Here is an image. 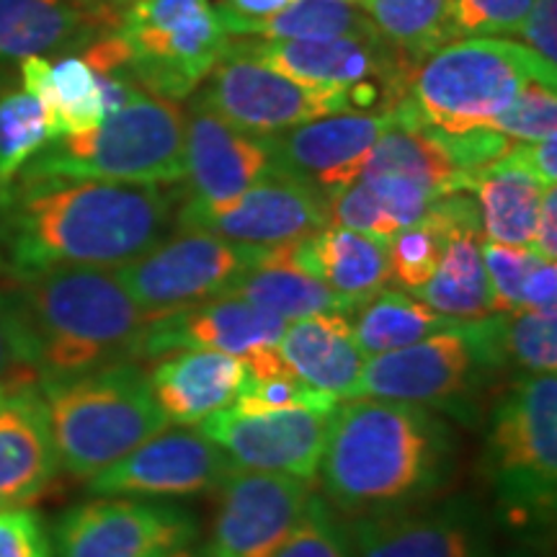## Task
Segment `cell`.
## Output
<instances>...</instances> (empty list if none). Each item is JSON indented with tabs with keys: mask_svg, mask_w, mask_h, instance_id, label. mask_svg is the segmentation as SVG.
<instances>
[{
	"mask_svg": "<svg viewBox=\"0 0 557 557\" xmlns=\"http://www.w3.org/2000/svg\"><path fill=\"white\" fill-rule=\"evenodd\" d=\"M178 199L160 184L18 173L0 186V276L122 267L169 238Z\"/></svg>",
	"mask_w": 557,
	"mask_h": 557,
	"instance_id": "1",
	"label": "cell"
},
{
	"mask_svg": "<svg viewBox=\"0 0 557 557\" xmlns=\"http://www.w3.org/2000/svg\"><path fill=\"white\" fill-rule=\"evenodd\" d=\"M455 455L457 438L434 408L348 398L331 416L318 475L325 500L354 519L434 498Z\"/></svg>",
	"mask_w": 557,
	"mask_h": 557,
	"instance_id": "2",
	"label": "cell"
},
{
	"mask_svg": "<svg viewBox=\"0 0 557 557\" xmlns=\"http://www.w3.org/2000/svg\"><path fill=\"white\" fill-rule=\"evenodd\" d=\"M16 292L37 338L39 380L135 361L137 341L150 318L114 269H45L18 278Z\"/></svg>",
	"mask_w": 557,
	"mask_h": 557,
	"instance_id": "3",
	"label": "cell"
},
{
	"mask_svg": "<svg viewBox=\"0 0 557 557\" xmlns=\"http://www.w3.org/2000/svg\"><path fill=\"white\" fill-rule=\"evenodd\" d=\"M227 45L212 0H129L83 47L96 73L122 75L160 99H186Z\"/></svg>",
	"mask_w": 557,
	"mask_h": 557,
	"instance_id": "4",
	"label": "cell"
},
{
	"mask_svg": "<svg viewBox=\"0 0 557 557\" xmlns=\"http://www.w3.org/2000/svg\"><path fill=\"white\" fill-rule=\"evenodd\" d=\"M50 410L60 470L94 478L171 426L152 393L148 369L114 361L73 377L39 380Z\"/></svg>",
	"mask_w": 557,
	"mask_h": 557,
	"instance_id": "5",
	"label": "cell"
},
{
	"mask_svg": "<svg viewBox=\"0 0 557 557\" xmlns=\"http://www.w3.org/2000/svg\"><path fill=\"white\" fill-rule=\"evenodd\" d=\"M555 70L513 39H451L416 62L395 109L408 124L451 135L491 129L529 81H557Z\"/></svg>",
	"mask_w": 557,
	"mask_h": 557,
	"instance_id": "6",
	"label": "cell"
},
{
	"mask_svg": "<svg viewBox=\"0 0 557 557\" xmlns=\"http://www.w3.org/2000/svg\"><path fill=\"white\" fill-rule=\"evenodd\" d=\"M184 137L178 103L139 90L99 127L54 137L18 173L173 186L184 181Z\"/></svg>",
	"mask_w": 557,
	"mask_h": 557,
	"instance_id": "7",
	"label": "cell"
},
{
	"mask_svg": "<svg viewBox=\"0 0 557 557\" xmlns=\"http://www.w3.org/2000/svg\"><path fill=\"white\" fill-rule=\"evenodd\" d=\"M485 475L506 521L549 524L557 500V377L529 374L491 418Z\"/></svg>",
	"mask_w": 557,
	"mask_h": 557,
	"instance_id": "8",
	"label": "cell"
},
{
	"mask_svg": "<svg viewBox=\"0 0 557 557\" xmlns=\"http://www.w3.org/2000/svg\"><path fill=\"white\" fill-rule=\"evenodd\" d=\"M271 248L178 227L176 235H169L114 271L132 299L156 320L207 299L225 297L248 269L267 259Z\"/></svg>",
	"mask_w": 557,
	"mask_h": 557,
	"instance_id": "9",
	"label": "cell"
},
{
	"mask_svg": "<svg viewBox=\"0 0 557 557\" xmlns=\"http://www.w3.org/2000/svg\"><path fill=\"white\" fill-rule=\"evenodd\" d=\"M194 99L220 114L235 129L269 137L318 116L351 111L346 94L305 86L253 58L238 39L227 37L225 50L201 81Z\"/></svg>",
	"mask_w": 557,
	"mask_h": 557,
	"instance_id": "10",
	"label": "cell"
},
{
	"mask_svg": "<svg viewBox=\"0 0 557 557\" xmlns=\"http://www.w3.org/2000/svg\"><path fill=\"white\" fill-rule=\"evenodd\" d=\"M199 521L189 508L152 498L99 496L70 506L52 527L54 557H171L191 547Z\"/></svg>",
	"mask_w": 557,
	"mask_h": 557,
	"instance_id": "11",
	"label": "cell"
},
{
	"mask_svg": "<svg viewBox=\"0 0 557 557\" xmlns=\"http://www.w3.org/2000/svg\"><path fill=\"white\" fill-rule=\"evenodd\" d=\"M176 225L271 248L331 225L329 197L308 181H299L271 165L267 176L222 205L181 201Z\"/></svg>",
	"mask_w": 557,
	"mask_h": 557,
	"instance_id": "12",
	"label": "cell"
},
{
	"mask_svg": "<svg viewBox=\"0 0 557 557\" xmlns=\"http://www.w3.org/2000/svg\"><path fill=\"white\" fill-rule=\"evenodd\" d=\"M346 529L354 557H491L485 511L470 496L354 517Z\"/></svg>",
	"mask_w": 557,
	"mask_h": 557,
	"instance_id": "13",
	"label": "cell"
},
{
	"mask_svg": "<svg viewBox=\"0 0 557 557\" xmlns=\"http://www.w3.org/2000/svg\"><path fill=\"white\" fill-rule=\"evenodd\" d=\"M207 557H274L302 519L315 483L235 468L222 478Z\"/></svg>",
	"mask_w": 557,
	"mask_h": 557,
	"instance_id": "14",
	"label": "cell"
},
{
	"mask_svg": "<svg viewBox=\"0 0 557 557\" xmlns=\"http://www.w3.org/2000/svg\"><path fill=\"white\" fill-rule=\"evenodd\" d=\"M483 367L468 333V323H457L449 331L367 359L351 398L444 408L462 400V395L472 387L478 369Z\"/></svg>",
	"mask_w": 557,
	"mask_h": 557,
	"instance_id": "15",
	"label": "cell"
},
{
	"mask_svg": "<svg viewBox=\"0 0 557 557\" xmlns=\"http://www.w3.org/2000/svg\"><path fill=\"white\" fill-rule=\"evenodd\" d=\"M333 413L276 410L243 413L222 408L199 423V431L233 459L235 468L278 472L315 483Z\"/></svg>",
	"mask_w": 557,
	"mask_h": 557,
	"instance_id": "16",
	"label": "cell"
},
{
	"mask_svg": "<svg viewBox=\"0 0 557 557\" xmlns=\"http://www.w3.org/2000/svg\"><path fill=\"white\" fill-rule=\"evenodd\" d=\"M238 39L246 50L267 62L269 67L289 75L305 86L338 90L348 96L364 83H382L406 96L410 70L416 62L395 50L380 37H329V39H289V41H259L248 37Z\"/></svg>",
	"mask_w": 557,
	"mask_h": 557,
	"instance_id": "17",
	"label": "cell"
},
{
	"mask_svg": "<svg viewBox=\"0 0 557 557\" xmlns=\"http://www.w3.org/2000/svg\"><path fill=\"white\" fill-rule=\"evenodd\" d=\"M233 470V459L201 431H160L99 475L88 478L94 496L189 498L212 491Z\"/></svg>",
	"mask_w": 557,
	"mask_h": 557,
	"instance_id": "18",
	"label": "cell"
},
{
	"mask_svg": "<svg viewBox=\"0 0 557 557\" xmlns=\"http://www.w3.org/2000/svg\"><path fill=\"white\" fill-rule=\"evenodd\" d=\"M393 111H341L263 137L271 165L308 181L329 197L359 178L369 152L389 124Z\"/></svg>",
	"mask_w": 557,
	"mask_h": 557,
	"instance_id": "19",
	"label": "cell"
},
{
	"mask_svg": "<svg viewBox=\"0 0 557 557\" xmlns=\"http://www.w3.org/2000/svg\"><path fill=\"white\" fill-rule=\"evenodd\" d=\"M287 320L238 297H218L150 320L137 341L135 361L169 357L184 348H205L235 359L276 348Z\"/></svg>",
	"mask_w": 557,
	"mask_h": 557,
	"instance_id": "20",
	"label": "cell"
},
{
	"mask_svg": "<svg viewBox=\"0 0 557 557\" xmlns=\"http://www.w3.org/2000/svg\"><path fill=\"white\" fill-rule=\"evenodd\" d=\"M184 116V201L222 205L250 189L271 171L263 137L235 129L197 99L189 103Z\"/></svg>",
	"mask_w": 557,
	"mask_h": 557,
	"instance_id": "21",
	"label": "cell"
},
{
	"mask_svg": "<svg viewBox=\"0 0 557 557\" xmlns=\"http://www.w3.org/2000/svg\"><path fill=\"white\" fill-rule=\"evenodd\" d=\"M60 472L37 377L0 382V506H29Z\"/></svg>",
	"mask_w": 557,
	"mask_h": 557,
	"instance_id": "22",
	"label": "cell"
},
{
	"mask_svg": "<svg viewBox=\"0 0 557 557\" xmlns=\"http://www.w3.org/2000/svg\"><path fill=\"white\" fill-rule=\"evenodd\" d=\"M246 374L243 359L205 348L173 351L148 369L160 410L178 426H199L205 418L233 406Z\"/></svg>",
	"mask_w": 557,
	"mask_h": 557,
	"instance_id": "23",
	"label": "cell"
},
{
	"mask_svg": "<svg viewBox=\"0 0 557 557\" xmlns=\"http://www.w3.org/2000/svg\"><path fill=\"white\" fill-rule=\"evenodd\" d=\"M289 256L351 305L372 299L389 282L387 243L354 230L325 225L318 233L287 243Z\"/></svg>",
	"mask_w": 557,
	"mask_h": 557,
	"instance_id": "24",
	"label": "cell"
},
{
	"mask_svg": "<svg viewBox=\"0 0 557 557\" xmlns=\"http://www.w3.org/2000/svg\"><path fill=\"white\" fill-rule=\"evenodd\" d=\"M276 348L299 380L338 400L351 398L367 361L351 320L341 312L287 320Z\"/></svg>",
	"mask_w": 557,
	"mask_h": 557,
	"instance_id": "25",
	"label": "cell"
},
{
	"mask_svg": "<svg viewBox=\"0 0 557 557\" xmlns=\"http://www.w3.org/2000/svg\"><path fill=\"white\" fill-rule=\"evenodd\" d=\"M109 24L78 0H0V67L86 47Z\"/></svg>",
	"mask_w": 557,
	"mask_h": 557,
	"instance_id": "26",
	"label": "cell"
},
{
	"mask_svg": "<svg viewBox=\"0 0 557 557\" xmlns=\"http://www.w3.org/2000/svg\"><path fill=\"white\" fill-rule=\"evenodd\" d=\"M18 73L24 90L45 107L52 139L88 132L107 120L101 78L83 54H62L58 60L39 54L21 62Z\"/></svg>",
	"mask_w": 557,
	"mask_h": 557,
	"instance_id": "27",
	"label": "cell"
},
{
	"mask_svg": "<svg viewBox=\"0 0 557 557\" xmlns=\"http://www.w3.org/2000/svg\"><path fill=\"white\" fill-rule=\"evenodd\" d=\"M359 176L403 181L434 201L447 194L468 191V181L451 163L436 132L403 122L398 111H395V122L374 143Z\"/></svg>",
	"mask_w": 557,
	"mask_h": 557,
	"instance_id": "28",
	"label": "cell"
},
{
	"mask_svg": "<svg viewBox=\"0 0 557 557\" xmlns=\"http://www.w3.org/2000/svg\"><path fill=\"white\" fill-rule=\"evenodd\" d=\"M225 297L246 299L284 320L325 315V312H341V315L354 312L344 297L292 259L287 243L271 248L267 259L248 269L225 292Z\"/></svg>",
	"mask_w": 557,
	"mask_h": 557,
	"instance_id": "29",
	"label": "cell"
},
{
	"mask_svg": "<svg viewBox=\"0 0 557 557\" xmlns=\"http://www.w3.org/2000/svg\"><path fill=\"white\" fill-rule=\"evenodd\" d=\"M470 191L478 197L480 233L487 240L532 246L545 186L519 163L513 148L480 169L470 181Z\"/></svg>",
	"mask_w": 557,
	"mask_h": 557,
	"instance_id": "30",
	"label": "cell"
},
{
	"mask_svg": "<svg viewBox=\"0 0 557 557\" xmlns=\"http://www.w3.org/2000/svg\"><path fill=\"white\" fill-rule=\"evenodd\" d=\"M480 240H483L480 227L451 230L436 271L410 295L459 323H472L498 312L496 295L480 256Z\"/></svg>",
	"mask_w": 557,
	"mask_h": 557,
	"instance_id": "31",
	"label": "cell"
},
{
	"mask_svg": "<svg viewBox=\"0 0 557 557\" xmlns=\"http://www.w3.org/2000/svg\"><path fill=\"white\" fill-rule=\"evenodd\" d=\"M459 320L431 310L426 302L406 289H380L372 299L354 310L351 331L364 357L395 351L434 333L455 329Z\"/></svg>",
	"mask_w": 557,
	"mask_h": 557,
	"instance_id": "32",
	"label": "cell"
},
{
	"mask_svg": "<svg viewBox=\"0 0 557 557\" xmlns=\"http://www.w3.org/2000/svg\"><path fill=\"white\" fill-rule=\"evenodd\" d=\"M372 18L351 0H292L282 11L259 21L243 34L261 41L329 39V37H377Z\"/></svg>",
	"mask_w": 557,
	"mask_h": 557,
	"instance_id": "33",
	"label": "cell"
},
{
	"mask_svg": "<svg viewBox=\"0 0 557 557\" xmlns=\"http://www.w3.org/2000/svg\"><path fill=\"white\" fill-rule=\"evenodd\" d=\"M380 37L418 62L451 41V0H359Z\"/></svg>",
	"mask_w": 557,
	"mask_h": 557,
	"instance_id": "34",
	"label": "cell"
},
{
	"mask_svg": "<svg viewBox=\"0 0 557 557\" xmlns=\"http://www.w3.org/2000/svg\"><path fill=\"white\" fill-rule=\"evenodd\" d=\"M47 143L52 132L37 96L24 88L0 94V186L16 178Z\"/></svg>",
	"mask_w": 557,
	"mask_h": 557,
	"instance_id": "35",
	"label": "cell"
},
{
	"mask_svg": "<svg viewBox=\"0 0 557 557\" xmlns=\"http://www.w3.org/2000/svg\"><path fill=\"white\" fill-rule=\"evenodd\" d=\"M500 315V348L527 374H555L557 310H513Z\"/></svg>",
	"mask_w": 557,
	"mask_h": 557,
	"instance_id": "36",
	"label": "cell"
},
{
	"mask_svg": "<svg viewBox=\"0 0 557 557\" xmlns=\"http://www.w3.org/2000/svg\"><path fill=\"white\" fill-rule=\"evenodd\" d=\"M338 398L323 393V389L308 385L299 380L289 367L276 369V372L250 377L246 374L238 398L233 408L243 413H276V410H320V413H333Z\"/></svg>",
	"mask_w": 557,
	"mask_h": 557,
	"instance_id": "37",
	"label": "cell"
},
{
	"mask_svg": "<svg viewBox=\"0 0 557 557\" xmlns=\"http://www.w3.org/2000/svg\"><path fill=\"white\" fill-rule=\"evenodd\" d=\"M274 557H354V547L346 524L336 517V508L312 493L302 519Z\"/></svg>",
	"mask_w": 557,
	"mask_h": 557,
	"instance_id": "38",
	"label": "cell"
},
{
	"mask_svg": "<svg viewBox=\"0 0 557 557\" xmlns=\"http://www.w3.org/2000/svg\"><path fill=\"white\" fill-rule=\"evenodd\" d=\"M557 83L534 78L519 90L504 114L496 116L491 129L517 139V143H537L555 135L557 129Z\"/></svg>",
	"mask_w": 557,
	"mask_h": 557,
	"instance_id": "39",
	"label": "cell"
},
{
	"mask_svg": "<svg viewBox=\"0 0 557 557\" xmlns=\"http://www.w3.org/2000/svg\"><path fill=\"white\" fill-rule=\"evenodd\" d=\"M37 377V338L16 287H0V382Z\"/></svg>",
	"mask_w": 557,
	"mask_h": 557,
	"instance_id": "40",
	"label": "cell"
},
{
	"mask_svg": "<svg viewBox=\"0 0 557 557\" xmlns=\"http://www.w3.org/2000/svg\"><path fill=\"white\" fill-rule=\"evenodd\" d=\"M480 256H483L487 278H491L493 295H496L498 312L524 310V284L542 256L529 246H504V243L480 240Z\"/></svg>",
	"mask_w": 557,
	"mask_h": 557,
	"instance_id": "41",
	"label": "cell"
},
{
	"mask_svg": "<svg viewBox=\"0 0 557 557\" xmlns=\"http://www.w3.org/2000/svg\"><path fill=\"white\" fill-rule=\"evenodd\" d=\"M534 0H451V39L519 34Z\"/></svg>",
	"mask_w": 557,
	"mask_h": 557,
	"instance_id": "42",
	"label": "cell"
},
{
	"mask_svg": "<svg viewBox=\"0 0 557 557\" xmlns=\"http://www.w3.org/2000/svg\"><path fill=\"white\" fill-rule=\"evenodd\" d=\"M329 222L336 227L354 230V233L372 235V238L385 243L400 230L387 218L377 197L369 191V186L361 178L329 194Z\"/></svg>",
	"mask_w": 557,
	"mask_h": 557,
	"instance_id": "43",
	"label": "cell"
},
{
	"mask_svg": "<svg viewBox=\"0 0 557 557\" xmlns=\"http://www.w3.org/2000/svg\"><path fill=\"white\" fill-rule=\"evenodd\" d=\"M0 557H54L45 519L29 506H0Z\"/></svg>",
	"mask_w": 557,
	"mask_h": 557,
	"instance_id": "44",
	"label": "cell"
},
{
	"mask_svg": "<svg viewBox=\"0 0 557 557\" xmlns=\"http://www.w3.org/2000/svg\"><path fill=\"white\" fill-rule=\"evenodd\" d=\"M519 34L529 50L557 67V0H534Z\"/></svg>",
	"mask_w": 557,
	"mask_h": 557,
	"instance_id": "45",
	"label": "cell"
},
{
	"mask_svg": "<svg viewBox=\"0 0 557 557\" xmlns=\"http://www.w3.org/2000/svg\"><path fill=\"white\" fill-rule=\"evenodd\" d=\"M289 3L292 0H222L218 13L227 37H243L250 26L274 16Z\"/></svg>",
	"mask_w": 557,
	"mask_h": 557,
	"instance_id": "46",
	"label": "cell"
},
{
	"mask_svg": "<svg viewBox=\"0 0 557 557\" xmlns=\"http://www.w3.org/2000/svg\"><path fill=\"white\" fill-rule=\"evenodd\" d=\"M513 156L524 169L540 181L542 186H555L557 163H555V135L537 143H513Z\"/></svg>",
	"mask_w": 557,
	"mask_h": 557,
	"instance_id": "47",
	"label": "cell"
},
{
	"mask_svg": "<svg viewBox=\"0 0 557 557\" xmlns=\"http://www.w3.org/2000/svg\"><path fill=\"white\" fill-rule=\"evenodd\" d=\"M524 310H555L557 305V267L555 261L542 259L529 274L521 297Z\"/></svg>",
	"mask_w": 557,
	"mask_h": 557,
	"instance_id": "48",
	"label": "cell"
},
{
	"mask_svg": "<svg viewBox=\"0 0 557 557\" xmlns=\"http://www.w3.org/2000/svg\"><path fill=\"white\" fill-rule=\"evenodd\" d=\"M529 248L547 261L557 259V194H555V186H547V189L542 191L537 225H534V238Z\"/></svg>",
	"mask_w": 557,
	"mask_h": 557,
	"instance_id": "49",
	"label": "cell"
},
{
	"mask_svg": "<svg viewBox=\"0 0 557 557\" xmlns=\"http://www.w3.org/2000/svg\"><path fill=\"white\" fill-rule=\"evenodd\" d=\"M78 3H83L94 13H99L103 18H114V13L120 11L122 5H127L129 0H78Z\"/></svg>",
	"mask_w": 557,
	"mask_h": 557,
	"instance_id": "50",
	"label": "cell"
},
{
	"mask_svg": "<svg viewBox=\"0 0 557 557\" xmlns=\"http://www.w3.org/2000/svg\"><path fill=\"white\" fill-rule=\"evenodd\" d=\"M171 557H197L191 553V547H186V549H181V553H176V555H171Z\"/></svg>",
	"mask_w": 557,
	"mask_h": 557,
	"instance_id": "51",
	"label": "cell"
},
{
	"mask_svg": "<svg viewBox=\"0 0 557 557\" xmlns=\"http://www.w3.org/2000/svg\"><path fill=\"white\" fill-rule=\"evenodd\" d=\"M351 3H359V0H351Z\"/></svg>",
	"mask_w": 557,
	"mask_h": 557,
	"instance_id": "52",
	"label": "cell"
}]
</instances>
